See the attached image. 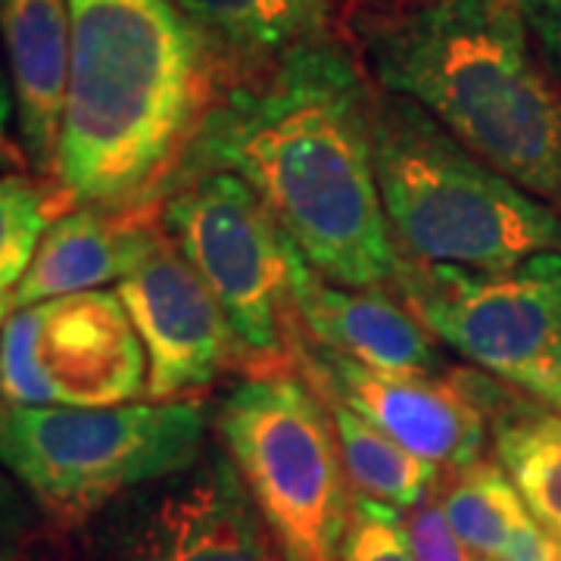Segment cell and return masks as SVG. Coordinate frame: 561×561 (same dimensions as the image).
Listing matches in <instances>:
<instances>
[{"label":"cell","instance_id":"cell-1","mask_svg":"<svg viewBox=\"0 0 561 561\" xmlns=\"http://www.w3.org/2000/svg\"><path fill=\"white\" fill-rule=\"evenodd\" d=\"M371 91L341 38L216 81L157 194L197 172H231L319 275L387 287L400 253L371 160Z\"/></svg>","mask_w":561,"mask_h":561},{"label":"cell","instance_id":"cell-2","mask_svg":"<svg viewBox=\"0 0 561 561\" xmlns=\"http://www.w3.org/2000/svg\"><path fill=\"white\" fill-rule=\"evenodd\" d=\"M69 3L57 184L79 206H157V187L213 98L206 44L175 0Z\"/></svg>","mask_w":561,"mask_h":561},{"label":"cell","instance_id":"cell-3","mask_svg":"<svg viewBox=\"0 0 561 561\" xmlns=\"http://www.w3.org/2000/svg\"><path fill=\"white\" fill-rule=\"evenodd\" d=\"M527 28L518 0H421L359 16L378 88L419 103L561 213V88L534 57Z\"/></svg>","mask_w":561,"mask_h":561},{"label":"cell","instance_id":"cell-4","mask_svg":"<svg viewBox=\"0 0 561 561\" xmlns=\"http://www.w3.org/2000/svg\"><path fill=\"white\" fill-rule=\"evenodd\" d=\"M371 160L397 253L431 265L512 268L561 253V213L471 153L419 103L371 91Z\"/></svg>","mask_w":561,"mask_h":561},{"label":"cell","instance_id":"cell-5","mask_svg":"<svg viewBox=\"0 0 561 561\" xmlns=\"http://www.w3.org/2000/svg\"><path fill=\"white\" fill-rule=\"evenodd\" d=\"M201 400L110 409L0 402V465L47 515L81 524L140 486L187 471L206 453Z\"/></svg>","mask_w":561,"mask_h":561},{"label":"cell","instance_id":"cell-6","mask_svg":"<svg viewBox=\"0 0 561 561\" xmlns=\"http://www.w3.org/2000/svg\"><path fill=\"white\" fill-rule=\"evenodd\" d=\"M216 431L287 561H341L353 502L319 393L294 375H253L228 390Z\"/></svg>","mask_w":561,"mask_h":561},{"label":"cell","instance_id":"cell-7","mask_svg":"<svg viewBox=\"0 0 561 561\" xmlns=\"http://www.w3.org/2000/svg\"><path fill=\"white\" fill-rule=\"evenodd\" d=\"M165 238L213 290L256 375L290 359V253L278 221L231 172H197L157 194Z\"/></svg>","mask_w":561,"mask_h":561},{"label":"cell","instance_id":"cell-8","mask_svg":"<svg viewBox=\"0 0 561 561\" xmlns=\"http://www.w3.org/2000/svg\"><path fill=\"white\" fill-rule=\"evenodd\" d=\"M393 287L437 343L518 390L559 341L561 253L493 272L400 256Z\"/></svg>","mask_w":561,"mask_h":561},{"label":"cell","instance_id":"cell-9","mask_svg":"<svg viewBox=\"0 0 561 561\" xmlns=\"http://www.w3.org/2000/svg\"><path fill=\"white\" fill-rule=\"evenodd\" d=\"M147 393V353L116 290L13 309L0 328V402L110 409Z\"/></svg>","mask_w":561,"mask_h":561},{"label":"cell","instance_id":"cell-10","mask_svg":"<svg viewBox=\"0 0 561 561\" xmlns=\"http://www.w3.org/2000/svg\"><path fill=\"white\" fill-rule=\"evenodd\" d=\"M94 549L98 561H287L219 446H206L187 471L113 502Z\"/></svg>","mask_w":561,"mask_h":561},{"label":"cell","instance_id":"cell-11","mask_svg":"<svg viewBox=\"0 0 561 561\" xmlns=\"http://www.w3.org/2000/svg\"><path fill=\"white\" fill-rule=\"evenodd\" d=\"M287 350L312 390L353 405L419 459L440 471H461L483 459L490 412L483 409L474 371H381L302 337L294 321Z\"/></svg>","mask_w":561,"mask_h":561},{"label":"cell","instance_id":"cell-12","mask_svg":"<svg viewBox=\"0 0 561 561\" xmlns=\"http://www.w3.org/2000/svg\"><path fill=\"white\" fill-rule=\"evenodd\" d=\"M116 294L144 343V397L153 402L194 400L234 362H250L219 300L165 234Z\"/></svg>","mask_w":561,"mask_h":561},{"label":"cell","instance_id":"cell-13","mask_svg":"<svg viewBox=\"0 0 561 561\" xmlns=\"http://www.w3.org/2000/svg\"><path fill=\"white\" fill-rule=\"evenodd\" d=\"M290 319L302 337L346 359L405 375H440L437 337L383 287H343L290 253Z\"/></svg>","mask_w":561,"mask_h":561},{"label":"cell","instance_id":"cell-14","mask_svg":"<svg viewBox=\"0 0 561 561\" xmlns=\"http://www.w3.org/2000/svg\"><path fill=\"white\" fill-rule=\"evenodd\" d=\"M162 234L160 206H76L60 213L41 234L38 250L13 294V309L119 284L153 253Z\"/></svg>","mask_w":561,"mask_h":561},{"label":"cell","instance_id":"cell-15","mask_svg":"<svg viewBox=\"0 0 561 561\" xmlns=\"http://www.w3.org/2000/svg\"><path fill=\"white\" fill-rule=\"evenodd\" d=\"M72 54L69 0H0V57L13 84L16 131L28 169L57 181Z\"/></svg>","mask_w":561,"mask_h":561},{"label":"cell","instance_id":"cell-16","mask_svg":"<svg viewBox=\"0 0 561 561\" xmlns=\"http://www.w3.org/2000/svg\"><path fill=\"white\" fill-rule=\"evenodd\" d=\"M209 54L213 84L334 35L331 0H175Z\"/></svg>","mask_w":561,"mask_h":561},{"label":"cell","instance_id":"cell-17","mask_svg":"<svg viewBox=\"0 0 561 561\" xmlns=\"http://www.w3.org/2000/svg\"><path fill=\"white\" fill-rule=\"evenodd\" d=\"M490 427L502 471L542 530L561 540V412H549L500 387Z\"/></svg>","mask_w":561,"mask_h":561},{"label":"cell","instance_id":"cell-18","mask_svg":"<svg viewBox=\"0 0 561 561\" xmlns=\"http://www.w3.org/2000/svg\"><path fill=\"white\" fill-rule=\"evenodd\" d=\"M319 397L328 405V415L337 434L346 481L356 486L359 496L393 505L402 512L434 493L440 481L437 465L409 453L390 434H383L378 424L359 415L353 405H346L331 393H319Z\"/></svg>","mask_w":561,"mask_h":561},{"label":"cell","instance_id":"cell-19","mask_svg":"<svg viewBox=\"0 0 561 561\" xmlns=\"http://www.w3.org/2000/svg\"><path fill=\"white\" fill-rule=\"evenodd\" d=\"M440 505L465 549L486 561H500L524 527L537 522L496 461L481 459L456 471Z\"/></svg>","mask_w":561,"mask_h":561},{"label":"cell","instance_id":"cell-20","mask_svg":"<svg viewBox=\"0 0 561 561\" xmlns=\"http://www.w3.org/2000/svg\"><path fill=\"white\" fill-rule=\"evenodd\" d=\"M54 209L57 201L50 187L25 172H0V328L13 312V294L38 250L44 228L57 219Z\"/></svg>","mask_w":561,"mask_h":561},{"label":"cell","instance_id":"cell-21","mask_svg":"<svg viewBox=\"0 0 561 561\" xmlns=\"http://www.w3.org/2000/svg\"><path fill=\"white\" fill-rule=\"evenodd\" d=\"M341 561H415L409 524L402 522L400 508L356 496Z\"/></svg>","mask_w":561,"mask_h":561},{"label":"cell","instance_id":"cell-22","mask_svg":"<svg viewBox=\"0 0 561 561\" xmlns=\"http://www.w3.org/2000/svg\"><path fill=\"white\" fill-rule=\"evenodd\" d=\"M405 524H409L415 561H474L465 549V542L453 534L446 512L440 502L434 500V493L424 496L419 505H412V518Z\"/></svg>","mask_w":561,"mask_h":561},{"label":"cell","instance_id":"cell-23","mask_svg":"<svg viewBox=\"0 0 561 561\" xmlns=\"http://www.w3.org/2000/svg\"><path fill=\"white\" fill-rule=\"evenodd\" d=\"M32 546V508L16 483L0 474V561H25Z\"/></svg>","mask_w":561,"mask_h":561},{"label":"cell","instance_id":"cell-24","mask_svg":"<svg viewBox=\"0 0 561 561\" xmlns=\"http://www.w3.org/2000/svg\"><path fill=\"white\" fill-rule=\"evenodd\" d=\"M13 125H16V101H13V84L0 57V172H28L20 131Z\"/></svg>","mask_w":561,"mask_h":561},{"label":"cell","instance_id":"cell-25","mask_svg":"<svg viewBox=\"0 0 561 561\" xmlns=\"http://www.w3.org/2000/svg\"><path fill=\"white\" fill-rule=\"evenodd\" d=\"M500 561H561L559 542L552 540L540 524H527L522 534L515 537V542L505 549V556Z\"/></svg>","mask_w":561,"mask_h":561},{"label":"cell","instance_id":"cell-26","mask_svg":"<svg viewBox=\"0 0 561 561\" xmlns=\"http://www.w3.org/2000/svg\"><path fill=\"white\" fill-rule=\"evenodd\" d=\"M522 390L546 402V405H552L556 412H561V331L552 353L546 356V362L530 375V381L524 383Z\"/></svg>","mask_w":561,"mask_h":561},{"label":"cell","instance_id":"cell-27","mask_svg":"<svg viewBox=\"0 0 561 561\" xmlns=\"http://www.w3.org/2000/svg\"><path fill=\"white\" fill-rule=\"evenodd\" d=\"M537 35H540V41L546 44V50L561 60V0H556L552 13H549L546 22L537 28Z\"/></svg>","mask_w":561,"mask_h":561},{"label":"cell","instance_id":"cell-28","mask_svg":"<svg viewBox=\"0 0 561 561\" xmlns=\"http://www.w3.org/2000/svg\"><path fill=\"white\" fill-rule=\"evenodd\" d=\"M524 10V20H527V25L537 32L542 22H546V16L552 13V7H556V0H518Z\"/></svg>","mask_w":561,"mask_h":561},{"label":"cell","instance_id":"cell-29","mask_svg":"<svg viewBox=\"0 0 561 561\" xmlns=\"http://www.w3.org/2000/svg\"><path fill=\"white\" fill-rule=\"evenodd\" d=\"M368 10L365 13H378V10H397V7H409V3H421V0H362Z\"/></svg>","mask_w":561,"mask_h":561},{"label":"cell","instance_id":"cell-30","mask_svg":"<svg viewBox=\"0 0 561 561\" xmlns=\"http://www.w3.org/2000/svg\"><path fill=\"white\" fill-rule=\"evenodd\" d=\"M556 542H559V552H561V540H556Z\"/></svg>","mask_w":561,"mask_h":561},{"label":"cell","instance_id":"cell-31","mask_svg":"<svg viewBox=\"0 0 561 561\" xmlns=\"http://www.w3.org/2000/svg\"><path fill=\"white\" fill-rule=\"evenodd\" d=\"M481 561H486V559H481Z\"/></svg>","mask_w":561,"mask_h":561}]
</instances>
